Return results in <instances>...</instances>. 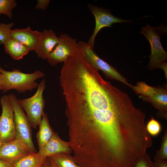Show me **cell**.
Wrapping results in <instances>:
<instances>
[{"instance_id":"cell-3","label":"cell","mask_w":167,"mask_h":167,"mask_svg":"<svg viewBox=\"0 0 167 167\" xmlns=\"http://www.w3.org/2000/svg\"><path fill=\"white\" fill-rule=\"evenodd\" d=\"M165 29L162 26L152 27L148 24L142 28L140 32L148 39L151 47L148 65V69L150 70L160 68L162 65L166 63L167 53L164 50L160 40L161 34L166 31Z\"/></svg>"},{"instance_id":"cell-19","label":"cell","mask_w":167,"mask_h":167,"mask_svg":"<svg viewBox=\"0 0 167 167\" xmlns=\"http://www.w3.org/2000/svg\"><path fill=\"white\" fill-rule=\"evenodd\" d=\"M17 6L15 0H0V15L3 14L11 19L12 16L13 10Z\"/></svg>"},{"instance_id":"cell-7","label":"cell","mask_w":167,"mask_h":167,"mask_svg":"<svg viewBox=\"0 0 167 167\" xmlns=\"http://www.w3.org/2000/svg\"><path fill=\"white\" fill-rule=\"evenodd\" d=\"M14 112V119L16 131L15 138L23 141L31 152H36L32 139L31 126L27 117L13 94H9Z\"/></svg>"},{"instance_id":"cell-2","label":"cell","mask_w":167,"mask_h":167,"mask_svg":"<svg viewBox=\"0 0 167 167\" xmlns=\"http://www.w3.org/2000/svg\"><path fill=\"white\" fill-rule=\"evenodd\" d=\"M0 70L5 80V87L2 91L3 93L12 89L20 92L32 91L38 87L39 84L35 81L45 76L43 72L38 70L29 74L22 72L16 69L8 71L0 67Z\"/></svg>"},{"instance_id":"cell-23","label":"cell","mask_w":167,"mask_h":167,"mask_svg":"<svg viewBox=\"0 0 167 167\" xmlns=\"http://www.w3.org/2000/svg\"><path fill=\"white\" fill-rule=\"evenodd\" d=\"M153 163L146 152L135 160L131 167H154Z\"/></svg>"},{"instance_id":"cell-15","label":"cell","mask_w":167,"mask_h":167,"mask_svg":"<svg viewBox=\"0 0 167 167\" xmlns=\"http://www.w3.org/2000/svg\"><path fill=\"white\" fill-rule=\"evenodd\" d=\"M3 45L6 52L15 60L22 59L30 51L24 45L12 37Z\"/></svg>"},{"instance_id":"cell-20","label":"cell","mask_w":167,"mask_h":167,"mask_svg":"<svg viewBox=\"0 0 167 167\" xmlns=\"http://www.w3.org/2000/svg\"><path fill=\"white\" fill-rule=\"evenodd\" d=\"M154 161L166 160L167 159V130L164 131L161 142L160 148L158 151H156L153 157Z\"/></svg>"},{"instance_id":"cell-5","label":"cell","mask_w":167,"mask_h":167,"mask_svg":"<svg viewBox=\"0 0 167 167\" xmlns=\"http://www.w3.org/2000/svg\"><path fill=\"white\" fill-rule=\"evenodd\" d=\"M79 48L88 62L97 71H101L106 77L116 80L131 88L132 85L127 82L117 69L103 60L96 54L87 43L80 41L78 42Z\"/></svg>"},{"instance_id":"cell-16","label":"cell","mask_w":167,"mask_h":167,"mask_svg":"<svg viewBox=\"0 0 167 167\" xmlns=\"http://www.w3.org/2000/svg\"><path fill=\"white\" fill-rule=\"evenodd\" d=\"M39 126V129L36 135V138L39 149L46 144L54 132L49 124L47 115L45 113Z\"/></svg>"},{"instance_id":"cell-26","label":"cell","mask_w":167,"mask_h":167,"mask_svg":"<svg viewBox=\"0 0 167 167\" xmlns=\"http://www.w3.org/2000/svg\"><path fill=\"white\" fill-rule=\"evenodd\" d=\"M5 87V80L4 76L0 70V90L3 91Z\"/></svg>"},{"instance_id":"cell-18","label":"cell","mask_w":167,"mask_h":167,"mask_svg":"<svg viewBox=\"0 0 167 167\" xmlns=\"http://www.w3.org/2000/svg\"><path fill=\"white\" fill-rule=\"evenodd\" d=\"M51 158L58 167H80L73 157L66 153H60L48 157Z\"/></svg>"},{"instance_id":"cell-1","label":"cell","mask_w":167,"mask_h":167,"mask_svg":"<svg viewBox=\"0 0 167 167\" xmlns=\"http://www.w3.org/2000/svg\"><path fill=\"white\" fill-rule=\"evenodd\" d=\"M62 90L70 140L75 153L117 161L135 151L147 135L145 115L126 92L88 69L75 74Z\"/></svg>"},{"instance_id":"cell-17","label":"cell","mask_w":167,"mask_h":167,"mask_svg":"<svg viewBox=\"0 0 167 167\" xmlns=\"http://www.w3.org/2000/svg\"><path fill=\"white\" fill-rule=\"evenodd\" d=\"M47 158L38 152H30L15 162L13 167H43Z\"/></svg>"},{"instance_id":"cell-30","label":"cell","mask_w":167,"mask_h":167,"mask_svg":"<svg viewBox=\"0 0 167 167\" xmlns=\"http://www.w3.org/2000/svg\"><path fill=\"white\" fill-rule=\"evenodd\" d=\"M2 143L0 141V147L2 146Z\"/></svg>"},{"instance_id":"cell-25","label":"cell","mask_w":167,"mask_h":167,"mask_svg":"<svg viewBox=\"0 0 167 167\" xmlns=\"http://www.w3.org/2000/svg\"><path fill=\"white\" fill-rule=\"evenodd\" d=\"M153 163L154 167H167V160L154 161Z\"/></svg>"},{"instance_id":"cell-21","label":"cell","mask_w":167,"mask_h":167,"mask_svg":"<svg viewBox=\"0 0 167 167\" xmlns=\"http://www.w3.org/2000/svg\"><path fill=\"white\" fill-rule=\"evenodd\" d=\"M14 25L13 23L0 24V45L3 44L11 37V32Z\"/></svg>"},{"instance_id":"cell-27","label":"cell","mask_w":167,"mask_h":167,"mask_svg":"<svg viewBox=\"0 0 167 167\" xmlns=\"http://www.w3.org/2000/svg\"><path fill=\"white\" fill-rule=\"evenodd\" d=\"M13 165L0 159V167H13Z\"/></svg>"},{"instance_id":"cell-13","label":"cell","mask_w":167,"mask_h":167,"mask_svg":"<svg viewBox=\"0 0 167 167\" xmlns=\"http://www.w3.org/2000/svg\"><path fill=\"white\" fill-rule=\"evenodd\" d=\"M71 152L68 143L62 140L56 133H54L46 144L39 149L38 152L42 156L47 158L58 154H68Z\"/></svg>"},{"instance_id":"cell-9","label":"cell","mask_w":167,"mask_h":167,"mask_svg":"<svg viewBox=\"0 0 167 167\" xmlns=\"http://www.w3.org/2000/svg\"><path fill=\"white\" fill-rule=\"evenodd\" d=\"M91 12L94 15L95 20V25L93 32L87 44L93 49L95 38L100 31L105 27H110L115 23H130L131 21L125 20L116 17L108 11L97 6L88 4Z\"/></svg>"},{"instance_id":"cell-11","label":"cell","mask_w":167,"mask_h":167,"mask_svg":"<svg viewBox=\"0 0 167 167\" xmlns=\"http://www.w3.org/2000/svg\"><path fill=\"white\" fill-rule=\"evenodd\" d=\"M31 152L21 140L15 138L2 143L0 147V159L13 164L24 156Z\"/></svg>"},{"instance_id":"cell-31","label":"cell","mask_w":167,"mask_h":167,"mask_svg":"<svg viewBox=\"0 0 167 167\" xmlns=\"http://www.w3.org/2000/svg\"></svg>"},{"instance_id":"cell-10","label":"cell","mask_w":167,"mask_h":167,"mask_svg":"<svg viewBox=\"0 0 167 167\" xmlns=\"http://www.w3.org/2000/svg\"><path fill=\"white\" fill-rule=\"evenodd\" d=\"M59 38L58 43L47 58L52 66L63 63L78 47L77 40L66 34H61Z\"/></svg>"},{"instance_id":"cell-28","label":"cell","mask_w":167,"mask_h":167,"mask_svg":"<svg viewBox=\"0 0 167 167\" xmlns=\"http://www.w3.org/2000/svg\"><path fill=\"white\" fill-rule=\"evenodd\" d=\"M43 167H52L49 157H47Z\"/></svg>"},{"instance_id":"cell-12","label":"cell","mask_w":167,"mask_h":167,"mask_svg":"<svg viewBox=\"0 0 167 167\" xmlns=\"http://www.w3.org/2000/svg\"><path fill=\"white\" fill-rule=\"evenodd\" d=\"M42 32L32 30L30 27L23 29H15L11 32V37L26 46L30 51H35L38 48Z\"/></svg>"},{"instance_id":"cell-29","label":"cell","mask_w":167,"mask_h":167,"mask_svg":"<svg viewBox=\"0 0 167 167\" xmlns=\"http://www.w3.org/2000/svg\"><path fill=\"white\" fill-rule=\"evenodd\" d=\"M52 167H58L54 161L50 158H49Z\"/></svg>"},{"instance_id":"cell-4","label":"cell","mask_w":167,"mask_h":167,"mask_svg":"<svg viewBox=\"0 0 167 167\" xmlns=\"http://www.w3.org/2000/svg\"><path fill=\"white\" fill-rule=\"evenodd\" d=\"M143 101L150 103L157 110L159 115L167 119V89L165 88H156L143 81L137 82L131 88Z\"/></svg>"},{"instance_id":"cell-22","label":"cell","mask_w":167,"mask_h":167,"mask_svg":"<svg viewBox=\"0 0 167 167\" xmlns=\"http://www.w3.org/2000/svg\"><path fill=\"white\" fill-rule=\"evenodd\" d=\"M146 130L148 134L152 136L158 135L161 132L162 127L161 124L152 117L146 125Z\"/></svg>"},{"instance_id":"cell-14","label":"cell","mask_w":167,"mask_h":167,"mask_svg":"<svg viewBox=\"0 0 167 167\" xmlns=\"http://www.w3.org/2000/svg\"><path fill=\"white\" fill-rule=\"evenodd\" d=\"M59 40V37L52 30H45L42 32L39 45L35 51L38 57L47 59L58 43Z\"/></svg>"},{"instance_id":"cell-6","label":"cell","mask_w":167,"mask_h":167,"mask_svg":"<svg viewBox=\"0 0 167 167\" xmlns=\"http://www.w3.org/2000/svg\"><path fill=\"white\" fill-rule=\"evenodd\" d=\"M45 87V81L43 79L39 84L37 91L32 97L18 99L22 108L25 111L31 127L36 128L39 124L44 113L45 101L43 92Z\"/></svg>"},{"instance_id":"cell-8","label":"cell","mask_w":167,"mask_h":167,"mask_svg":"<svg viewBox=\"0 0 167 167\" xmlns=\"http://www.w3.org/2000/svg\"><path fill=\"white\" fill-rule=\"evenodd\" d=\"M2 113L0 116V141L3 143L15 139L14 112L9 95L1 98Z\"/></svg>"},{"instance_id":"cell-24","label":"cell","mask_w":167,"mask_h":167,"mask_svg":"<svg viewBox=\"0 0 167 167\" xmlns=\"http://www.w3.org/2000/svg\"><path fill=\"white\" fill-rule=\"evenodd\" d=\"M50 2L49 0H38L35 8L38 10H45L48 7Z\"/></svg>"}]
</instances>
